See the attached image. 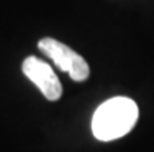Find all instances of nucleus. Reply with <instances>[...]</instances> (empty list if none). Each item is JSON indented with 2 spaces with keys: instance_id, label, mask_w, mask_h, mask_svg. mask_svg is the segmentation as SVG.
<instances>
[{
  "instance_id": "nucleus-1",
  "label": "nucleus",
  "mask_w": 154,
  "mask_h": 152,
  "mask_svg": "<svg viewBox=\"0 0 154 152\" xmlns=\"http://www.w3.org/2000/svg\"><path fill=\"white\" fill-rule=\"evenodd\" d=\"M139 107L126 96H115L98 107L92 118V133L100 141L125 137L135 126Z\"/></svg>"
},
{
  "instance_id": "nucleus-2",
  "label": "nucleus",
  "mask_w": 154,
  "mask_h": 152,
  "mask_svg": "<svg viewBox=\"0 0 154 152\" xmlns=\"http://www.w3.org/2000/svg\"><path fill=\"white\" fill-rule=\"evenodd\" d=\"M38 47L45 56L55 62V65L61 71H66L73 81L83 82L90 76V68L86 59L66 43L51 37H44L39 40Z\"/></svg>"
},
{
  "instance_id": "nucleus-3",
  "label": "nucleus",
  "mask_w": 154,
  "mask_h": 152,
  "mask_svg": "<svg viewBox=\"0 0 154 152\" xmlns=\"http://www.w3.org/2000/svg\"><path fill=\"white\" fill-rule=\"evenodd\" d=\"M23 75L42 92L48 101H58L62 95V85L53 68L34 56H30L22 64Z\"/></svg>"
}]
</instances>
